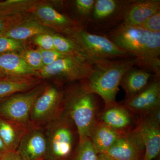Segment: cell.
<instances>
[{"label":"cell","mask_w":160,"mask_h":160,"mask_svg":"<svg viewBox=\"0 0 160 160\" xmlns=\"http://www.w3.org/2000/svg\"><path fill=\"white\" fill-rule=\"evenodd\" d=\"M64 109L74 122L79 142L90 139L99 120L98 97L87 79L72 82L63 90Z\"/></svg>","instance_id":"6da1fadb"},{"label":"cell","mask_w":160,"mask_h":160,"mask_svg":"<svg viewBox=\"0 0 160 160\" xmlns=\"http://www.w3.org/2000/svg\"><path fill=\"white\" fill-rule=\"evenodd\" d=\"M134 57L117 59L98 60L93 65L92 72L87 79L90 89L102 99L105 107L114 105L124 74L135 66H138Z\"/></svg>","instance_id":"7a4b0ae2"},{"label":"cell","mask_w":160,"mask_h":160,"mask_svg":"<svg viewBox=\"0 0 160 160\" xmlns=\"http://www.w3.org/2000/svg\"><path fill=\"white\" fill-rule=\"evenodd\" d=\"M44 130L46 149V160H66L79 142L76 127L64 109L62 114L46 125Z\"/></svg>","instance_id":"3957f363"},{"label":"cell","mask_w":160,"mask_h":160,"mask_svg":"<svg viewBox=\"0 0 160 160\" xmlns=\"http://www.w3.org/2000/svg\"><path fill=\"white\" fill-rule=\"evenodd\" d=\"M150 32L140 27L126 26L122 23L105 35L119 49L138 60V66L160 76L158 68L148 57L146 44Z\"/></svg>","instance_id":"277c9868"},{"label":"cell","mask_w":160,"mask_h":160,"mask_svg":"<svg viewBox=\"0 0 160 160\" xmlns=\"http://www.w3.org/2000/svg\"><path fill=\"white\" fill-rule=\"evenodd\" d=\"M128 0H95L86 30L105 36L123 23Z\"/></svg>","instance_id":"5b68a950"},{"label":"cell","mask_w":160,"mask_h":160,"mask_svg":"<svg viewBox=\"0 0 160 160\" xmlns=\"http://www.w3.org/2000/svg\"><path fill=\"white\" fill-rule=\"evenodd\" d=\"M38 72L41 79H51L62 84L87 79L92 73V67L82 57L68 55Z\"/></svg>","instance_id":"8992f818"},{"label":"cell","mask_w":160,"mask_h":160,"mask_svg":"<svg viewBox=\"0 0 160 160\" xmlns=\"http://www.w3.org/2000/svg\"><path fill=\"white\" fill-rule=\"evenodd\" d=\"M65 35L79 45L89 55L93 61V64L101 59L113 60L133 57L119 49L105 36L93 34L86 30L76 28L70 29Z\"/></svg>","instance_id":"52a82bcc"},{"label":"cell","mask_w":160,"mask_h":160,"mask_svg":"<svg viewBox=\"0 0 160 160\" xmlns=\"http://www.w3.org/2000/svg\"><path fill=\"white\" fill-rule=\"evenodd\" d=\"M46 86L41 83L31 90L9 97L0 104V114L21 126L34 127L30 122V113L35 102Z\"/></svg>","instance_id":"ba28073f"},{"label":"cell","mask_w":160,"mask_h":160,"mask_svg":"<svg viewBox=\"0 0 160 160\" xmlns=\"http://www.w3.org/2000/svg\"><path fill=\"white\" fill-rule=\"evenodd\" d=\"M64 110L63 90L54 86H46L33 105L30 122L37 127L47 125L59 117Z\"/></svg>","instance_id":"9c48e42d"},{"label":"cell","mask_w":160,"mask_h":160,"mask_svg":"<svg viewBox=\"0 0 160 160\" xmlns=\"http://www.w3.org/2000/svg\"><path fill=\"white\" fill-rule=\"evenodd\" d=\"M145 147L136 126L123 132L105 153L112 160H143Z\"/></svg>","instance_id":"30bf717a"},{"label":"cell","mask_w":160,"mask_h":160,"mask_svg":"<svg viewBox=\"0 0 160 160\" xmlns=\"http://www.w3.org/2000/svg\"><path fill=\"white\" fill-rule=\"evenodd\" d=\"M123 104L134 114L141 116L160 107V76L155 77L146 88L134 96L125 99Z\"/></svg>","instance_id":"8fae6325"},{"label":"cell","mask_w":160,"mask_h":160,"mask_svg":"<svg viewBox=\"0 0 160 160\" xmlns=\"http://www.w3.org/2000/svg\"><path fill=\"white\" fill-rule=\"evenodd\" d=\"M31 12L35 19L40 24L55 32L65 34L70 29L76 28L74 23L67 16L45 2L40 1L34 6Z\"/></svg>","instance_id":"7c38bea8"},{"label":"cell","mask_w":160,"mask_h":160,"mask_svg":"<svg viewBox=\"0 0 160 160\" xmlns=\"http://www.w3.org/2000/svg\"><path fill=\"white\" fill-rule=\"evenodd\" d=\"M46 149L44 130L35 126L24 135L17 151L22 160H40L44 158Z\"/></svg>","instance_id":"4fadbf2b"},{"label":"cell","mask_w":160,"mask_h":160,"mask_svg":"<svg viewBox=\"0 0 160 160\" xmlns=\"http://www.w3.org/2000/svg\"><path fill=\"white\" fill-rule=\"evenodd\" d=\"M135 114L123 104L116 103L114 105L105 107L100 113L99 120L112 129L121 132L130 131L137 125Z\"/></svg>","instance_id":"5bb4252c"},{"label":"cell","mask_w":160,"mask_h":160,"mask_svg":"<svg viewBox=\"0 0 160 160\" xmlns=\"http://www.w3.org/2000/svg\"><path fill=\"white\" fill-rule=\"evenodd\" d=\"M141 116L136 128L145 147L143 160H152L160 153V126L145 116Z\"/></svg>","instance_id":"9a60e30c"},{"label":"cell","mask_w":160,"mask_h":160,"mask_svg":"<svg viewBox=\"0 0 160 160\" xmlns=\"http://www.w3.org/2000/svg\"><path fill=\"white\" fill-rule=\"evenodd\" d=\"M160 11V0H128L123 24L140 27L148 18Z\"/></svg>","instance_id":"2e32d148"},{"label":"cell","mask_w":160,"mask_h":160,"mask_svg":"<svg viewBox=\"0 0 160 160\" xmlns=\"http://www.w3.org/2000/svg\"><path fill=\"white\" fill-rule=\"evenodd\" d=\"M0 74L4 78H40L38 71L32 69L17 52L0 54Z\"/></svg>","instance_id":"e0dca14e"},{"label":"cell","mask_w":160,"mask_h":160,"mask_svg":"<svg viewBox=\"0 0 160 160\" xmlns=\"http://www.w3.org/2000/svg\"><path fill=\"white\" fill-rule=\"evenodd\" d=\"M155 76L146 69H137L134 66L129 69L123 75L120 85L126 94L125 99L142 91L149 84L150 78Z\"/></svg>","instance_id":"ac0fdd59"},{"label":"cell","mask_w":160,"mask_h":160,"mask_svg":"<svg viewBox=\"0 0 160 160\" xmlns=\"http://www.w3.org/2000/svg\"><path fill=\"white\" fill-rule=\"evenodd\" d=\"M123 132L112 129L98 120L92 132L90 140L98 154L105 153Z\"/></svg>","instance_id":"d6986e66"},{"label":"cell","mask_w":160,"mask_h":160,"mask_svg":"<svg viewBox=\"0 0 160 160\" xmlns=\"http://www.w3.org/2000/svg\"><path fill=\"white\" fill-rule=\"evenodd\" d=\"M41 83L37 78L5 77L0 79V99L33 89Z\"/></svg>","instance_id":"ffe728a7"},{"label":"cell","mask_w":160,"mask_h":160,"mask_svg":"<svg viewBox=\"0 0 160 160\" xmlns=\"http://www.w3.org/2000/svg\"><path fill=\"white\" fill-rule=\"evenodd\" d=\"M55 32L54 30L43 26L33 18L5 32L0 35V37L24 42L38 35L43 33L52 34Z\"/></svg>","instance_id":"44dd1931"},{"label":"cell","mask_w":160,"mask_h":160,"mask_svg":"<svg viewBox=\"0 0 160 160\" xmlns=\"http://www.w3.org/2000/svg\"><path fill=\"white\" fill-rule=\"evenodd\" d=\"M32 127H25L0 118V137L8 151H16L24 135Z\"/></svg>","instance_id":"7402d4cb"},{"label":"cell","mask_w":160,"mask_h":160,"mask_svg":"<svg viewBox=\"0 0 160 160\" xmlns=\"http://www.w3.org/2000/svg\"><path fill=\"white\" fill-rule=\"evenodd\" d=\"M52 35L55 50L64 54L81 56L85 58L91 65H93V61L89 55L74 40L56 32Z\"/></svg>","instance_id":"603a6c76"},{"label":"cell","mask_w":160,"mask_h":160,"mask_svg":"<svg viewBox=\"0 0 160 160\" xmlns=\"http://www.w3.org/2000/svg\"><path fill=\"white\" fill-rule=\"evenodd\" d=\"M69 2L74 13L72 22L76 28L86 30L95 0H75Z\"/></svg>","instance_id":"cb8c5ba5"},{"label":"cell","mask_w":160,"mask_h":160,"mask_svg":"<svg viewBox=\"0 0 160 160\" xmlns=\"http://www.w3.org/2000/svg\"><path fill=\"white\" fill-rule=\"evenodd\" d=\"M40 1L37 0H6L0 2V15L10 16L31 12Z\"/></svg>","instance_id":"d4e9b609"},{"label":"cell","mask_w":160,"mask_h":160,"mask_svg":"<svg viewBox=\"0 0 160 160\" xmlns=\"http://www.w3.org/2000/svg\"><path fill=\"white\" fill-rule=\"evenodd\" d=\"M98 154L90 139L78 143L74 151L66 160H98Z\"/></svg>","instance_id":"484cf974"},{"label":"cell","mask_w":160,"mask_h":160,"mask_svg":"<svg viewBox=\"0 0 160 160\" xmlns=\"http://www.w3.org/2000/svg\"><path fill=\"white\" fill-rule=\"evenodd\" d=\"M33 18L32 12L10 16L0 15V35Z\"/></svg>","instance_id":"4316f807"},{"label":"cell","mask_w":160,"mask_h":160,"mask_svg":"<svg viewBox=\"0 0 160 160\" xmlns=\"http://www.w3.org/2000/svg\"><path fill=\"white\" fill-rule=\"evenodd\" d=\"M18 53L29 66L36 71H39L44 67L42 55L38 49L25 48Z\"/></svg>","instance_id":"83f0119b"},{"label":"cell","mask_w":160,"mask_h":160,"mask_svg":"<svg viewBox=\"0 0 160 160\" xmlns=\"http://www.w3.org/2000/svg\"><path fill=\"white\" fill-rule=\"evenodd\" d=\"M26 48L24 42H20L5 37H0V54L17 52Z\"/></svg>","instance_id":"f1b7e54d"},{"label":"cell","mask_w":160,"mask_h":160,"mask_svg":"<svg viewBox=\"0 0 160 160\" xmlns=\"http://www.w3.org/2000/svg\"><path fill=\"white\" fill-rule=\"evenodd\" d=\"M52 34L43 33L38 35L32 38V42L38 46L39 49L46 50H53L54 48Z\"/></svg>","instance_id":"f546056e"},{"label":"cell","mask_w":160,"mask_h":160,"mask_svg":"<svg viewBox=\"0 0 160 160\" xmlns=\"http://www.w3.org/2000/svg\"><path fill=\"white\" fill-rule=\"evenodd\" d=\"M38 49L39 50L42 55V60L44 66L51 65L61 58L65 57L68 55V54L59 52L55 49L46 50L39 48Z\"/></svg>","instance_id":"4dcf8cb0"},{"label":"cell","mask_w":160,"mask_h":160,"mask_svg":"<svg viewBox=\"0 0 160 160\" xmlns=\"http://www.w3.org/2000/svg\"><path fill=\"white\" fill-rule=\"evenodd\" d=\"M140 27L150 32H160V11L148 18Z\"/></svg>","instance_id":"1f68e13d"},{"label":"cell","mask_w":160,"mask_h":160,"mask_svg":"<svg viewBox=\"0 0 160 160\" xmlns=\"http://www.w3.org/2000/svg\"><path fill=\"white\" fill-rule=\"evenodd\" d=\"M142 116H145L153 122L160 126V107L152 109Z\"/></svg>","instance_id":"d6a6232c"},{"label":"cell","mask_w":160,"mask_h":160,"mask_svg":"<svg viewBox=\"0 0 160 160\" xmlns=\"http://www.w3.org/2000/svg\"><path fill=\"white\" fill-rule=\"evenodd\" d=\"M0 160H22L17 151L9 152L2 157Z\"/></svg>","instance_id":"836d02e7"},{"label":"cell","mask_w":160,"mask_h":160,"mask_svg":"<svg viewBox=\"0 0 160 160\" xmlns=\"http://www.w3.org/2000/svg\"><path fill=\"white\" fill-rule=\"evenodd\" d=\"M8 152H9L6 149V146H5L2 139L0 137V158L2 157L3 155H4Z\"/></svg>","instance_id":"e575fe53"},{"label":"cell","mask_w":160,"mask_h":160,"mask_svg":"<svg viewBox=\"0 0 160 160\" xmlns=\"http://www.w3.org/2000/svg\"><path fill=\"white\" fill-rule=\"evenodd\" d=\"M98 160H112L104 154H98Z\"/></svg>","instance_id":"d590c367"},{"label":"cell","mask_w":160,"mask_h":160,"mask_svg":"<svg viewBox=\"0 0 160 160\" xmlns=\"http://www.w3.org/2000/svg\"><path fill=\"white\" fill-rule=\"evenodd\" d=\"M4 78L1 75V74H0V79L2 78Z\"/></svg>","instance_id":"8d00e7d4"},{"label":"cell","mask_w":160,"mask_h":160,"mask_svg":"<svg viewBox=\"0 0 160 160\" xmlns=\"http://www.w3.org/2000/svg\"><path fill=\"white\" fill-rule=\"evenodd\" d=\"M157 160H160V158H159H159H158V157L157 158Z\"/></svg>","instance_id":"74e56055"},{"label":"cell","mask_w":160,"mask_h":160,"mask_svg":"<svg viewBox=\"0 0 160 160\" xmlns=\"http://www.w3.org/2000/svg\"><path fill=\"white\" fill-rule=\"evenodd\" d=\"M40 160H46L45 159H44V158L41 159H40Z\"/></svg>","instance_id":"f35d334b"}]
</instances>
